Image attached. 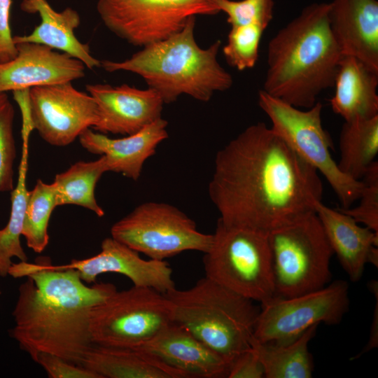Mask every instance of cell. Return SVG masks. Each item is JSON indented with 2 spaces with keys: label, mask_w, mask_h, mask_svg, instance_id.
I'll use <instances>...</instances> for the list:
<instances>
[{
  "label": "cell",
  "mask_w": 378,
  "mask_h": 378,
  "mask_svg": "<svg viewBox=\"0 0 378 378\" xmlns=\"http://www.w3.org/2000/svg\"><path fill=\"white\" fill-rule=\"evenodd\" d=\"M208 191L223 224L267 234L315 211L323 184L312 166L258 122L217 152Z\"/></svg>",
  "instance_id": "cell-1"
},
{
  "label": "cell",
  "mask_w": 378,
  "mask_h": 378,
  "mask_svg": "<svg viewBox=\"0 0 378 378\" xmlns=\"http://www.w3.org/2000/svg\"><path fill=\"white\" fill-rule=\"evenodd\" d=\"M112 293L108 283L89 286L68 279L38 291L27 277L18 288L10 336L34 362L41 353H48L81 365L94 344L90 312Z\"/></svg>",
  "instance_id": "cell-2"
},
{
  "label": "cell",
  "mask_w": 378,
  "mask_h": 378,
  "mask_svg": "<svg viewBox=\"0 0 378 378\" xmlns=\"http://www.w3.org/2000/svg\"><path fill=\"white\" fill-rule=\"evenodd\" d=\"M328 8L325 2L307 6L271 38L263 91L309 108L333 88L343 54L330 27Z\"/></svg>",
  "instance_id": "cell-3"
},
{
  "label": "cell",
  "mask_w": 378,
  "mask_h": 378,
  "mask_svg": "<svg viewBox=\"0 0 378 378\" xmlns=\"http://www.w3.org/2000/svg\"><path fill=\"white\" fill-rule=\"evenodd\" d=\"M195 16L174 35L143 47L121 62L101 61L106 71H126L144 78L164 104L186 94L208 102L215 92L230 89L233 80L218 61L220 40L207 48L195 40Z\"/></svg>",
  "instance_id": "cell-4"
},
{
  "label": "cell",
  "mask_w": 378,
  "mask_h": 378,
  "mask_svg": "<svg viewBox=\"0 0 378 378\" xmlns=\"http://www.w3.org/2000/svg\"><path fill=\"white\" fill-rule=\"evenodd\" d=\"M173 322L230 363L251 347L260 306L204 276L191 288L164 293Z\"/></svg>",
  "instance_id": "cell-5"
},
{
  "label": "cell",
  "mask_w": 378,
  "mask_h": 378,
  "mask_svg": "<svg viewBox=\"0 0 378 378\" xmlns=\"http://www.w3.org/2000/svg\"><path fill=\"white\" fill-rule=\"evenodd\" d=\"M267 239L274 297H295L330 284L334 253L315 211L271 231Z\"/></svg>",
  "instance_id": "cell-6"
},
{
  "label": "cell",
  "mask_w": 378,
  "mask_h": 378,
  "mask_svg": "<svg viewBox=\"0 0 378 378\" xmlns=\"http://www.w3.org/2000/svg\"><path fill=\"white\" fill-rule=\"evenodd\" d=\"M203 265L206 277L260 305L274 297L267 234L218 220Z\"/></svg>",
  "instance_id": "cell-7"
},
{
  "label": "cell",
  "mask_w": 378,
  "mask_h": 378,
  "mask_svg": "<svg viewBox=\"0 0 378 378\" xmlns=\"http://www.w3.org/2000/svg\"><path fill=\"white\" fill-rule=\"evenodd\" d=\"M258 100L271 121L272 130L325 177L339 199L341 208H349L358 200L363 182L345 175L332 158V144L322 125L321 103L317 102L311 108L301 109L262 90L258 92Z\"/></svg>",
  "instance_id": "cell-8"
},
{
  "label": "cell",
  "mask_w": 378,
  "mask_h": 378,
  "mask_svg": "<svg viewBox=\"0 0 378 378\" xmlns=\"http://www.w3.org/2000/svg\"><path fill=\"white\" fill-rule=\"evenodd\" d=\"M172 322V305L164 293L133 286L117 290L92 307L90 330L94 344L133 348L150 340Z\"/></svg>",
  "instance_id": "cell-9"
},
{
  "label": "cell",
  "mask_w": 378,
  "mask_h": 378,
  "mask_svg": "<svg viewBox=\"0 0 378 378\" xmlns=\"http://www.w3.org/2000/svg\"><path fill=\"white\" fill-rule=\"evenodd\" d=\"M111 237L157 260L183 251L206 253L213 234L198 231L195 222L173 205L148 202L137 206L115 223Z\"/></svg>",
  "instance_id": "cell-10"
},
{
  "label": "cell",
  "mask_w": 378,
  "mask_h": 378,
  "mask_svg": "<svg viewBox=\"0 0 378 378\" xmlns=\"http://www.w3.org/2000/svg\"><path fill=\"white\" fill-rule=\"evenodd\" d=\"M97 10L110 31L141 47L180 31L191 17L220 13L215 0H99Z\"/></svg>",
  "instance_id": "cell-11"
},
{
  "label": "cell",
  "mask_w": 378,
  "mask_h": 378,
  "mask_svg": "<svg viewBox=\"0 0 378 378\" xmlns=\"http://www.w3.org/2000/svg\"><path fill=\"white\" fill-rule=\"evenodd\" d=\"M349 291L346 281L337 280L298 296L273 297L260 305L253 338L260 342L285 344L319 323L339 324L349 310Z\"/></svg>",
  "instance_id": "cell-12"
},
{
  "label": "cell",
  "mask_w": 378,
  "mask_h": 378,
  "mask_svg": "<svg viewBox=\"0 0 378 378\" xmlns=\"http://www.w3.org/2000/svg\"><path fill=\"white\" fill-rule=\"evenodd\" d=\"M28 107L33 130L55 146L71 144L99 119L94 98L71 82L30 88Z\"/></svg>",
  "instance_id": "cell-13"
},
{
  "label": "cell",
  "mask_w": 378,
  "mask_h": 378,
  "mask_svg": "<svg viewBox=\"0 0 378 378\" xmlns=\"http://www.w3.org/2000/svg\"><path fill=\"white\" fill-rule=\"evenodd\" d=\"M74 269L78 271L81 280L94 283L97 277L105 273H116L127 276L133 286L151 288L166 293L176 288L172 277L173 271L165 260H145L139 253L113 237L104 239L101 251L95 255L82 259H73L65 265H52L47 261L21 263L20 270L27 276L39 270H62Z\"/></svg>",
  "instance_id": "cell-14"
},
{
  "label": "cell",
  "mask_w": 378,
  "mask_h": 378,
  "mask_svg": "<svg viewBox=\"0 0 378 378\" xmlns=\"http://www.w3.org/2000/svg\"><path fill=\"white\" fill-rule=\"evenodd\" d=\"M86 90L97 104L99 119L92 128L98 132L130 135L162 118L164 103L151 88L90 84Z\"/></svg>",
  "instance_id": "cell-15"
},
{
  "label": "cell",
  "mask_w": 378,
  "mask_h": 378,
  "mask_svg": "<svg viewBox=\"0 0 378 378\" xmlns=\"http://www.w3.org/2000/svg\"><path fill=\"white\" fill-rule=\"evenodd\" d=\"M16 56L0 64V92L69 83L85 76L84 64L34 43L15 44Z\"/></svg>",
  "instance_id": "cell-16"
},
{
  "label": "cell",
  "mask_w": 378,
  "mask_h": 378,
  "mask_svg": "<svg viewBox=\"0 0 378 378\" xmlns=\"http://www.w3.org/2000/svg\"><path fill=\"white\" fill-rule=\"evenodd\" d=\"M179 372L184 378L227 377L230 363L181 326L172 322L133 347Z\"/></svg>",
  "instance_id": "cell-17"
},
{
  "label": "cell",
  "mask_w": 378,
  "mask_h": 378,
  "mask_svg": "<svg viewBox=\"0 0 378 378\" xmlns=\"http://www.w3.org/2000/svg\"><path fill=\"white\" fill-rule=\"evenodd\" d=\"M328 4L330 27L343 55L378 70V1L332 0Z\"/></svg>",
  "instance_id": "cell-18"
},
{
  "label": "cell",
  "mask_w": 378,
  "mask_h": 378,
  "mask_svg": "<svg viewBox=\"0 0 378 378\" xmlns=\"http://www.w3.org/2000/svg\"><path fill=\"white\" fill-rule=\"evenodd\" d=\"M314 210L333 253L350 280L360 281L366 264L378 263V233L360 226L347 214L321 201L316 202Z\"/></svg>",
  "instance_id": "cell-19"
},
{
  "label": "cell",
  "mask_w": 378,
  "mask_h": 378,
  "mask_svg": "<svg viewBox=\"0 0 378 378\" xmlns=\"http://www.w3.org/2000/svg\"><path fill=\"white\" fill-rule=\"evenodd\" d=\"M167 124L160 118L139 132L120 139L109 138L88 128L79 136V141L88 151L105 156L108 172L120 173L136 181L146 160L168 137Z\"/></svg>",
  "instance_id": "cell-20"
},
{
  "label": "cell",
  "mask_w": 378,
  "mask_h": 378,
  "mask_svg": "<svg viewBox=\"0 0 378 378\" xmlns=\"http://www.w3.org/2000/svg\"><path fill=\"white\" fill-rule=\"evenodd\" d=\"M20 7L26 13H38L41 22L29 34L13 36L15 44L28 42L44 45L78 59L89 69L101 66V61L90 54L89 46L81 43L74 34L80 22L76 10L66 8L57 12L47 0H23Z\"/></svg>",
  "instance_id": "cell-21"
},
{
  "label": "cell",
  "mask_w": 378,
  "mask_h": 378,
  "mask_svg": "<svg viewBox=\"0 0 378 378\" xmlns=\"http://www.w3.org/2000/svg\"><path fill=\"white\" fill-rule=\"evenodd\" d=\"M333 87L330 106L344 121L378 115V70L356 57L343 55Z\"/></svg>",
  "instance_id": "cell-22"
},
{
  "label": "cell",
  "mask_w": 378,
  "mask_h": 378,
  "mask_svg": "<svg viewBox=\"0 0 378 378\" xmlns=\"http://www.w3.org/2000/svg\"><path fill=\"white\" fill-rule=\"evenodd\" d=\"M81 365L100 378H184L179 372L132 348L93 344Z\"/></svg>",
  "instance_id": "cell-23"
},
{
  "label": "cell",
  "mask_w": 378,
  "mask_h": 378,
  "mask_svg": "<svg viewBox=\"0 0 378 378\" xmlns=\"http://www.w3.org/2000/svg\"><path fill=\"white\" fill-rule=\"evenodd\" d=\"M317 327L309 328L296 340L285 344L260 342L252 338L251 346L263 366L265 377H312L314 365L308 346Z\"/></svg>",
  "instance_id": "cell-24"
},
{
  "label": "cell",
  "mask_w": 378,
  "mask_h": 378,
  "mask_svg": "<svg viewBox=\"0 0 378 378\" xmlns=\"http://www.w3.org/2000/svg\"><path fill=\"white\" fill-rule=\"evenodd\" d=\"M339 147V169L351 178L361 181L378 153V115L344 121Z\"/></svg>",
  "instance_id": "cell-25"
},
{
  "label": "cell",
  "mask_w": 378,
  "mask_h": 378,
  "mask_svg": "<svg viewBox=\"0 0 378 378\" xmlns=\"http://www.w3.org/2000/svg\"><path fill=\"white\" fill-rule=\"evenodd\" d=\"M22 156L18 169L17 183L11 192V208L6 225L0 229V276L8 275L13 265L12 258L27 261L20 241V236L30 190L27 187L28 169V136H22Z\"/></svg>",
  "instance_id": "cell-26"
},
{
  "label": "cell",
  "mask_w": 378,
  "mask_h": 378,
  "mask_svg": "<svg viewBox=\"0 0 378 378\" xmlns=\"http://www.w3.org/2000/svg\"><path fill=\"white\" fill-rule=\"evenodd\" d=\"M106 172V158L102 155L94 161L78 162L65 172L57 174L53 181L57 206L76 204L93 211L99 217L104 216V211L97 202L94 189Z\"/></svg>",
  "instance_id": "cell-27"
},
{
  "label": "cell",
  "mask_w": 378,
  "mask_h": 378,
  "mask_svg": "<svg viewBox=\"0 0 378 378\" xmlns=\"http://www.w3.org/2000/svg\"><path fill=\"white\" fill-rule=\"evenodd\" d=\"M56 206L55 184L38 179L29 192L22 231L27 246L35 253H42L48 245L49 220Z\"/></svg>",
  "instance_id": "cell-28"
},
{
  "label": "cell",
  "mask_w": 378,
  "mask_h": 378,
  "mask_svg": "<svg viewBox=\"0 0 378 378\" xmlns=\"http://www.w3.org/2000/svg\"><path fill=\"white\" fill-rule=\"evenodd\" d=\"M266 29L257 23L231 26L223 52L227 62L239 71L253 68L259 57V46Z\"/></svg>",
  "instance_id": "cell-29"
},
{
  "label": "cell",
  "mask_w": 378,
  "mask_h": 378,
  "mask_svg": "<svg viewBox=\"0 0 378 378\" xmlns=\"http://www.w3.org/2000/svg\"><path fill=\"white\" fill-rule=\"evenodd\" d=\"M13 106L4 92H0V192L13 190V164L16 157L13 135Z\"/></svg>",
  "instance_id": "cell-30"
},
{
  "label": "cell",
  "mask_w": 378,
  "mask_h": 378,
  "mask_svg": "<svg viewBox=\"0 0 378 378\" xmlns=\"http://www.w3.org/2000/svg\"><path fill=\"white\" fill-rule=\"evenodd\" d=\"M220 12L227 15L231 26L249 23L267 27L273 19L274 0H215Z\"/></svg>",
  "instance_id": "cell-31"
},
{
  "label": "cell",
  "mask_w": 378,
  "mask_h": 378,
  "mask_svg": "<svg viewBox=\"0 0 378 378\" xmlns=\"http://www.w3.org/2000/svg\"><path fill=\"white\" fill-rule=\"evenodd\" d=\"M364 186L357 206L340 210L378 233V162L374 161L363 177Z\"/></svg>",
  "instance_id": "cell-32"
},
{
  "label": "cell",
  "mask_w": 378,
  "mask_h": 378,
  "mask_svg": "<svg viewBox=\"0 0 378 378\" xmlns=\"http://www.w3.org/2000/svg\"><path fill=\"white\" fill-rule=\"evenodd\" d=\"M50 378H100L83 365L48 353H41L36 361Z\"/></svg>",
  "instance_id": "cell-33"
},
{
  "label": "cell",
  "mask_w": 378,
  "mask_h": 378,
  "mask_svg": "<svg viewBox=\"0 0 378 378\" xmlns=\"http://www.w3.org/2000/svg\"><path fill=\"white\" fill-rule=\"evenodd\" d=\"M228 378H265L263 366L251 346L231 362Z\"/></svg>",
  "instance_id": "cell-34"
},
{
  "label": "cell",
  "mask_w": 378,
  "mask_h": 378,
  "mask_svg": "<svg viewBox=\"0 0 378 378\" xmlns=\"http://www.w3.org/2000/svg\"><path fill=\"white\" fill-rule=\"evenodd\" d=\"M11 0H0V64L13 59L17 55L10 27Z\"/></svg>",
  "instance_id": "cell-35"
},
{
  "label": "cell",
  "mask_w": 378,
  "mask_h": 378,
  "mask_svg": "<svg viewBox=\"0 0 378 378\" xmlns=\"http://www.w3.org/2000/svg\"><path fill=\"white\" fill-rule=\"evenodd\" d=\"M378 290L375 291L376 295V305L374 307V312L373 315V319L372 325L370 327V337L368 344L365 346L363 351H360V354L354 357V359L358 358L362 354L372 350L374 348L377 347L378 344Z\"/></svg>",
  "instance_id": "cell-36"
},
{
  "label": "cell",
  "mask_w": 378,
  "mask_h": 378,
  "mask_svg": "<svg viewBox=\"0 0 378 378\" xmlns=\"http://www.w3.org/2000/svg\"><path fill=\"white\" fill-rule=\"evenodd\" d=\"M1 289H0V295H1Z\"/></svg>",
  "instance_id": "cell-37"
}]
</instances>
